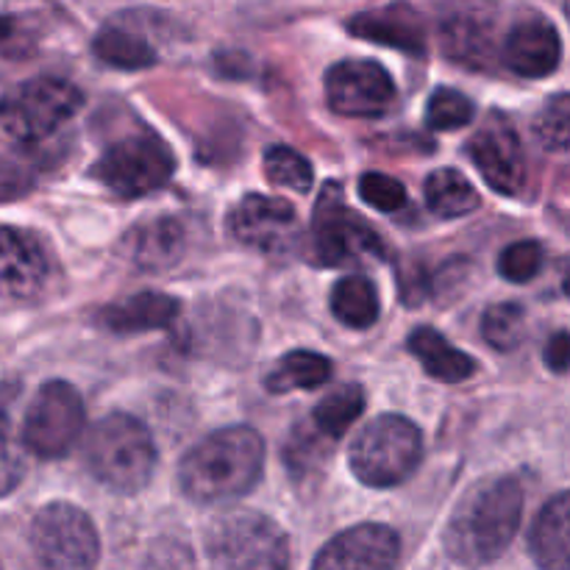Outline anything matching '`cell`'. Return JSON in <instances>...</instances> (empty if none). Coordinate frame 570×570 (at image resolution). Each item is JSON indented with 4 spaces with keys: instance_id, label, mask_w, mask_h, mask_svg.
I'll return each mask as SVG.
<instances>
[{
    "instance_id": "6da1fadb",
    "label": "cell",
    "mask_w": 570,
    "mask_h": 570,
    "mask_svg": "<svg viewBox=\"0 0 570 570\" xmlns=\"http://www.w3.org/2000/svg\"><path fill=\"white\" fill-rule=\"evenodd\" d=\"M265 471V440L248 426H228L200 440L178 468L181 490L200 504H223L250 493Z\"/></svg>"
},
{
    "instance_id": "7a4b0ae2",
    "label": "cell",
    "mask_w": 570,
    "mask_h": 570,
    "mask_svg": "<svg viewBox=\"0 0 570 570\" xmlns=\"http://www.w3.org/2000/svg\"><path fill=\"white\" fill-rule=\"evenodd\" d=\"M523 515V490L512 476L479 482L456 507L445 546L465 566L499 560L515 540Z\"/></svg>"
},
{
    "instance_id": "3957f363",
    "label": "cell",
    "mask_w": 570,
    "mask_h": 570,
    "mask_svg": "<svg viewBox=\"0 0 570 570\" xmlns=\"http://www.w3.org/2000/svg\"><path fill=\"white\" fill-rule=\"evenodd\" d=\"M83 462L104 488L120 495L139 493L156 471L154 438L142 421L117 412L95 423L83 443Z\"/></svg>"
},
{
    "instance_id": "277c9868",
    "label": "cell",
    "mask_w": 570,
    "mask_h": 570,
    "mask_svg": "<svg viewBox=\"0 0 570 570\" xmlns=\"http://www.w3.org/2000/svg\"><path fill=\"white\" fill-rule=\"evenodd\" d=\"M206 551L217 570H289V540L259 512L237 510L206 532Z\"/></svg>"
},
{
    "instance_id": "5b68a950",
    "label": "cell",
    "mask_w": 570,
    "mask_h": 570,
    "mask_svg": "<svg viewBox=\"0 0 570 570\" xmlns=\"http://www.w3.org/2000/svg\"><path fill=\"white\" fill-rule=\"evenodd\" d=\"M423 460L421 429L404 415H382L367 423L351 445V471L367 488H395Z\"/></svg>"
},
{
    "instance_id": "8992f818",
    "label": "cell",
    "mask_w": 570,
    "mask_h": 570,
    "mask_svg": "<svg viewBox=\"0 0 570 570\" xmlns=\"http://www.w3.org/2000/svg\"><path fill=\"white\" fill-rule=\"evenodd\" d=\"M83 95L61 78H31L0 95V134L11 142H42L81 109Z\"/></svg>"
},
{
    "instance_id": "52a82bcc",
    "label": "cell",
    "mask_w": 570,
    "mask_h": 570,
    "mask_svg": "<svg viewBox=\"0 0 570 570\" xmlns=\"http://www.w3.org/2000/svg\"><path fill=\"white\" fill-rule=\"evenodd\" d=\"M31 549L48 570H95L100 560L92 518L65 501L37 512L31 523Z\"/></svg>"
},
{
    "instance_id": "ba28073f",
    "label": "cell",
    "mask_w": 570,
    "mask_h": 570,
    "mask_svg": "<svg viewBox=\"0 0 570 570\" xmlns=\"http://www.w3.org/2000/svg\"><path fill=\"white\" fill-rule=\"evenodd\" d=\"M173 170L176 159L170 148L156 134H137L109 145L92 167V176L120 198H139L165 187Z\"/></svg>"
},
{
    "instance_id": "9c48e42d",
    "label": "cell",
    "mask_w": 570,
    "mask_h": 570,
    "mask_svg": "<svg viewBox=\"0 0 570 570\" xmlns=\"http://www.w3.org/2000/svg\"><path fill=\"white\" fill-rule=\"evenodd\" d=\"M83 432V401L67 382H48L33 395L22 423V440L42 460H59L72 451Z\"/></svg>"
},
{
    "instance_id": "30bf717a",
    "label": "cell",
    "mask_w": 570,
    "mask_h": 570,
    "mask_svg": "<svg viewBox=\"0 0 570 570\" xmlns=\"http://www.w3.org/2000/svg\"><path fill=\"white\" fill-rule=\"evenodd\" d=\"M312 239H315L317 259L332 267L362 259V256H384L379 234L371 226H365L354 212L345 209L340 189L334 184L323 189V198L317 200Z\"/></svg>"
},
{
    "instance_id": "8fae6325",
    "label": "cell",
    "mask_w": 570,
    "mask_h": 570,
    "mask_svg": "<svg viewBox=\"0 0 570 570\" xmlns=\"http://www.w3.org/2000/svg\"><path fill=\"white\" fill-rule=\"evenodd\" d=\"M228 232L239 245L267 256H287L301 243L298 212L267 195H245L228 217Z\"/></svg>"
},
{
    "instance_id": "7c38bea8",
    "label": "cell",
    "mask_w": 570,
    "mask_h": 570,
    "mask_svg": "<svg viewBox=\"0 0 570 570\" xmlns=\"http://www.w3.org/2000/svg\"><path fill=\"white\" fill-rule=\"evenodd\" d=\"M326 98L337 115L376 117L393 104L395 83L379 61L345 59L326 72Z\"/></svg>"
},
{
    "instance_id": "4fadbf2b",
    "label": "cell",
    "mask_w": 570,
    "mask_h": 570,
    "mask_svg": "<svg viewBox=\"0 0 570 570\" xmlns=\"http://www.w3.org/2000/svg\"><path fill=\"white\" fill-rule=\"evenodd\" d=\"M468 156L495 193L515 198L527 187V156L521 137L507 117H490L468 142Z\"/></svg>"
},
{
    "instance_id": "5bb4252c",
    "label": "cell",
    "mask_w": 570,
    "mask_h": 570,
    "mask_svg": "<svg viewBox=\"0 0 570 570\" xmlns=\"http://www.w3.org/2000/svg\"><path fill=\"white\" fill-rule=\"evenodd\" d=\"M499 11L493 0H456L440 20V45L449 59L465 67H484L493 59Z\"/></svg>"
},
{
    "instance_id": "9a60e30c",
    "label": "cell",
    "mask_w": 570,
    "mask_h": 570,
    "mask_svg": "<svg viewBox=\"0 0 570 570\" xmlns=\"http://www.w3.org/2000/svg\"><path fill=\"white\" fill-rule=\"evenodd\" d=\"M401 540L384 523H360L328 540L312 570H393Z\"/></svg>"
},
{
    "instance_id": "2e32d148",
    "label": "cell",
    "mask_w": 570,
    "mask_h": 570,
    "mask_svg": "<svg viewBox=\"0 0 570 570\" xmlns=\"http://www.w3.org/2000/svg\"><path fill=\"white\" fill-rule=\"evenodd\" d=\"M562 39L546 17H523L504 39V65L515 76L546 78L560 67Z\"/></svg>"
},
{
    "instance_id": "e0dca14e",
    "label": "cell",
    "mask_w": 570,
    "mask_h": 570,
    "mask_svg": "<svg viewBox=\"0 0 570 570\" xmlns=\"http://www.w3.org/2000/svg\"><path fill=\"white\" fill-rule=\"evenodd\" d=\"M48 256L31 234L0 226V295L33 298L48 282Z\"/></svg>"
},
{
    "instance_id": "ac0fdd59",
    "label": "cell",
    "mask_w": 570,
    "mask_h": 570,
    "mask_svg": "<svg viewBox=\"0 0 570 570\" xmlns=\"http://www.w3.org/2000/svg\"><path fill=\"white\" fill-rule=\"evenodd\" d=\"M348 31L367 42L387 45L404 53H426V28L410 3H393L384 9L362 11L348 22Z\"/></svg>"
},
{
    "instance_id": "d6986e66",
    "label": "cell",
    "mask_w": 570,
    "mask_h": 570,
    "mask_svg": "<svg viewBox=\"0 0 570 570\" xmlns=\"http://www.w3.org/2000/svg\"><path fill=\"white\" fill-rule=\"evenodd\" d=\"M178 317V301L161 293H139L122 304H111L98 312V323L106 332L139 334L167 328Z\"/></svg>"
},
{
    "instance_id": "ffe728a7",
    "label": "cell",
    "mask_w": 570,
    "mask_h": 570,
    "mask_svg": "<svg viewBox=\"0 0 570 570\" xmlns=\"http://www.w3.org/2000/svg\"><path fill=\"white\" fill-rule=\"evenodd\" d=\"M410 351L421 360L423 371L432 379H438V382H465V379H471L473 371H476V362H473L465 351L454 348V345L432 326H421L412 332Z\"/></svg>"
},
{
    "instance_id": "44dd1931",
    "label": "cell",
    "mask_w": 570,
    "mask_h": 570,
    "mask_svg": "<svg viewBox=\"0 0 570 570\" xmlns=\"http://www.w3.org/2000/svg\"><path fill=\"white\" fill-rule=\"evenodd\" d=\"M568 493H557L529 534V549L543 570H568Z\"/></svg>"
},
{
    "instance_id": "7402d4cb",
    "label": "cell",
    "mask_w": 570,
    "mask_h": 570,
    "mask_svg": "<svg viewBox=\"0 0 570 570\" xmlns=\"http://www.w3.org/2000/svg\"><path fill=\"white\" fill-rule=\"evenodd\" d=\"M187 248L181 223L173 217H159L154 223H145L131 234V259L142 271H165L181 259Z\"/></svg>"
},
{
    "instance_id": "603a6c76",
    "label": "cell",
    "mask_w": 570,
    "mask_h": 570,
    "mask_svg": "<svg viewBox=\"0 0 570 570\" xmlns=\"http://www.w3.org/2000/svg\"><path fill=\"white\" fill-rule=\"evenodd\" d=\"M426 206L438 217H465L473 209H479V193L460 170L454 167H443V170H434L426 178Z\"/></svg>"
},
{
    "instance_id": "cb8c5ba5",
    "label": "cell",
    "mask_w": 570,
    "mask_h": 570,
    "mask_svg": "<svg viewBox=\"0 0 570 570\" xmlns=\"http://www.w3.org/2000/svg\"><path fill=\"white\" fill-rule=\"evenodd\" d=\"M95 56L115 70H145L156 61V50L139 33L120 26L100 28L92 42Z\"/></svg>"
},
{
    "instance_id": "d4e9b609",
    "label": "cell",
    "mask_w": 570,
    "mask_h": 570,
    "mask_svg": "<svg viewBox=\"0 0 570 570\" xmlns=\"http://www.w3.org/2000/svg\"><path fill=\"white\" fill-rule=\"evenodd\" d=\"M332 312L348 328H371L379 321L376 287L365 276H345L332 289Z\"/></svg>"
},
{
    "instance_id": "484cf974",
    "label": "cell",
    "mask_w": 570,
    "mask_h": 570,
    "mask_svg": "<svg viewBox=\"0 0 570 570\" xmlns=\"http://www.w3.org/2000/svg\"><path fill=\"white\" fill-rule=\"evenodd\" d=\"M332 379V362L315 351H293L284 356L267 376L271 393H289V390H315Z\"/></svg>"
},
{
    "instance_id": "4316f807",
    "label": "cell",
    "mask_w": 570,
    "mask_h": 570,
    "mask_svg": "<svg viewBox=\"0 0 570 570\" xmlns=\"http://www.w3.org/2000/svg\"><path fill=\"white\" fill-rule=\"evenodd\" d=\"M362 412H365V390L360 384H343L315 406L312 417H315V426L323 438L343 440Z\"/></svg>"
},
{
    "instance_id": "83f0119b",
    "label": "cell",
    "mask_w": 570,
    "mask_h": 570,
    "mask_svg": "<svg viewBox=\"0 0 570 570\" xmlns=\"http://www.w3.org/2000/svg\"><path fill=\"white\" fill-rule=\"evenodd\" d=\"M482 334L495 351H515L527 334V312L518 304H493L482 317Z\"/></svg>"
},
{
    "instance_id": "f1b7e54d",
    "label": "cell",
    "mask_w": 570,
    "mask_h": 570,
    "mask_svg": "<svg viewBox=\"0 0 570 570\" xmlns=\"http://www.w3.org/2000/svg\"><path fill=\"white\" fill-rule=\"evenodd\" d=\"M267 178L278 187L295 189V193H309L312 189V165L306 156L287 145H273L265 154Z\"/></svg>"
},
{
    "instance_id": "f546056e",
    "label": "cell",
    "mask_w": 570,
    "mask_h": 570,
    "mask_svg": "<svg viewBox=\"0 0 570 570\" xmlns=\"http://www.w3.org/2000/svg\"><path fill=\"white\" fill-rule=\"evenodd\" d=\"M473 117H476V106L468 95L456 92V89L443 87L429 98L426 122L434 131H454V128L473 122Z\"/></svg>"
},
{
    "instance_id": "4dcf8cb0",
    "label": "cell",
    "mask_w": 570,
    "mask_h": 570,
    "mask_svg": "<svg viewBox=\"0 0 570 570\" xmlns=\"http://www.w3.org/2000/svg\"><path fill=\"white\" fill-rule=\"evenodd\" d=\"M534 137L551 154H566L570 145V100L566 92L554 95L540 111L538 122H534Z\"/></svg>"
},
{
    "instance_id": "1f68e13d",
    "label": "cell",
    "mask_w": 570,
    "mask_h": 570,
    "mask_svg": "<svg viewBox=\"0 0 570 570\" xmlns=\"http://www.w3.org/2000/svg\"><path fill=\"white\" fill-rule=\"evenodd\" d=\"M543 245L534 243V239H521V243H512L510 248H504L499 259V273L512 284H527L543 271Z\"/></svg>"
},
{
    "instance_id": "d6a6232c",
    "label": "cell",
    "mask_w": 570,
    "mask_h": 570,
    "mask_svg": "<svg viewBox=\"0 0 570 570\" xmlns=\"http://www.w3.org/2000/svg\"><path fill=\"white\" fill-rule=\"evenodd\" d=\"M360 195L365 204H371L379 212H399L406 206L404 184L384 173H365L360 178Z\"/></svg>"
},
{
    "instance_id": "836d02e7",
    "label": "cell",
    "mask_w": 570,
    "mask_h": 570,
    "mask_svg": "<svg viewBox=\"0 0 570 570\" xmlns=\"http://www.w3.org/2000/svg\"><path fill=\"white\" fill-rule=\"evenodd\" d=\"M22 476H26V460H22L20 445L14 443L9 421L0 415V499L14 493Z\"/></svg>"
},
{
    "instance_id": "e575fe53",
    "label": "cell",
    "mask_w": 570,
    "mask_h": 570,
    "mask_svg": "<svg viewBox=\"0 0 570 570\" xmlns=\"http://www.w3.org/2000/svg\"><path fill=\"white\" fill-rule=\"evenodd\" d=\"M568 356H570L568 332H557L554 337L549 340V345H546V365L562 376V373L568 371Z\"/></svg>"
},
{
    "instance_id": "d590c367",
    "label": "cell",
    "mask_w": 570,
    "mask_h": 570,
    "mask_svg": "<svg viewBox=\"0 0 570 570\" xmlns=\"http://www.w3.org/2000/svg\"><path fill=\"white\" fill-rule=\"evenodd\" d=\"M6 31H9V22H6V20H0V37H3Z\"/></svg>"
}]
</instances>
